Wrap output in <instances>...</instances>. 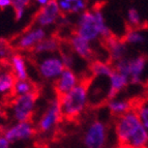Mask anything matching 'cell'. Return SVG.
Instances as JSON below:
<instances>
[{
    "label": "cell",
    "instance_id": "2",
    "mask_svg": "<svg viewBox=\"0 0 148 148\" xmlns=\"http://www.w3.org/2000/svg\"><path fill=\"white\" fill-rule=\"evenodd\" d=\"M75 33L90 42H96L99 38L106 40L113 35L106 22L104 12L99 6L85 10L78 16Z\"/></svg>",
    "mask_w": 148,
    "mask_h": 148
},
{
    "label": "cell",
    "instance_id": "1",
    "mask_svg": "<svg viewBox=\"0 0 148 148\" xmlns=\"http://www.w3.org/2000/svg\"><path fill=\"white\" fill-rule=\"evenodd\" d=\"M114 132L118 145L125 148H148V132L141 124L134 109L117 117Z\"/></svg>",
    "mask_w": 148,
    "mask_h": 148
},
{
    "label": "cell",
    "instance_id": "24",
    "mask_svg": "<svg viewBox=\"0 0 148 148\" xmlns=\"http://www.w3.org/2000/svg\"><path fill=\"white\" fill-rule=\"evenodd\" d=\"M33 0H12V8L15 12L16 21H22L26 14V10Z\"/></svg>",
    "mask_w": 148,
    "mask_h": 148
},
{
    "label": "cell",
    "instance_id": "25",
    "mask_svg": "<svg viewBox=\"0 0 148 148\" xmlns=\"http://www.w3.org/2000/svg\"><path fill=\"white\" fill-rule=\"evenodd\" d=\"M126 23L130 28H138L140 29L142 25V18L139 10L136 8H130L126 12Z\"/></svg>",
    "mask_w": 148,
    "mask_h": 148
},
{
    "label": "cell",
    "instance_id": "22",
    "mask_svg": "<svg viewBox=\"0 0 148 148\" xmlns=\"http://www.w3.org/2000/svg\"><path fill=\"white\" fill-rule=\"evenodd\" d=\"M36 86L31 80L25 79V80H17L14 86V91L12 95L14 96H20V95H26L29 93H35Z\"/></svg>",
    "mask_w": 148,
    "mask_h": 148
},
{
    "label": "cell",
    "instance_id": "32",
    "mask_svg": "<svg viewBox=\"0 0 148 148\" xmlns=\"http://www.w3.org/2000/svg\"><path fill=\"white\" fill-rule=\"evenodd\" d=\"M51 1H53V0H34L35 4H36L37 6H40V8H42L45 5H47L48 3H50Z\"/></svg>",
    "mask_w": 148,
    "mask_h": 148
},
{
    "label": "cell",
    "instance_id": "12",
    "mask_svg": "<svg viewBox=\"0 0 148 148\" xmlns=\"http://www.w3.org/2000/svg\"><path fill=\"white\" fill-rule=\"evenodd\" d=\"M79 82V77L74 69H64L60 76L54 81V87L57 95L62 96L66 94L73 88H75Z\"/></svg>",
    "mask_w": 148,
    "mask_h": 148
},
{
    "label": "cell",
    "instance_id": "29",
    "mask_svg": "<svg viewBox=\"0 0 148 148\" xmlns=\"http://www.w3.org/2000/svg\"><path fill=\"white\" fill-rule=\"evenodd\" d=\"M6 127V114L2 108H0V133Z\"/></svg>",
    "mask_w": 148,
    "mask_h": 148
},
{
    "label": "cell",
    "instance_id": "4",
    "mask_svg": "<svg viewBox=\"0 0 148 148\" xmlns=\"http://www.w3.org/2000/svg\"><path fill=\"white\" fill-rule=\"evenodd\" d=\"M147 64V58L144 55H137L135 57H125L123 59L114 62L113 66L116 72L124 75L130 80V84L139 85L142 82Z\"/></svg>",
    "mask_w": 148,
    "mask_h": 148
},
{
    "label": "cell",
    "instance_id": "11",
    "mask_svg": "<svg viewBox=\"0 0 148 148\" xmlns=\"http://www.w3.org/2000/svg\"><path fill=\"white\" fill-rule=\"evenodd\" d=\"M62 14L57 5V2L53 0L47 5L40 8V10H37L34 16V25L47 29L59 23Z\"/></svg>",
    "mask_w": 148,
    "mask_h": 148
},
{
    "label": "cell",
    "instance_id": "3",
    "mask_svg": "<svg viewBox=\"0 0 148 148\" xmlns=\"http://www.w3.org/2000/svg\"><path fill=\"white\" fill-rule=\"evenodd\" d=\"M58 97L60 101L62 116L74 120L84 113L89 104L88 83L86 81H80L71 91Z\"/></svg>",
    "mask_w": 148,
    "mask_h": 148
},
{
    "label": "cell",
    "instance_id": "20",
    "mask_svg": "<svg viewBox=\"0 0 148 148\" xmlns=\"http://www.w3.org/2000/svg\"><path fill=\"white\" fill-rule=\"evenodd\" d=\"M107 109L109 110L110 114L118 117L122 114L133 110V104L130 99H120L117 96L115 99H109L107 101Z\"/></svg>",
    "mask_w": 148,
    "mask_h": 148
},
{
    "label": "cell",
    "instance_id": "7",
    "mask_svg": "<svg viewBox=\"0 0 148 148\" xmlns=\"http://www.w3.org/2000/svg\"><path fill=\"white\" fill-rule=\"evenodd\" d=\"M108 126L101 119L91 121L86 126L83 143L86 148H106L108 144Z\"/></svg>",
    "mask_w": 148,
    "mask_h": 148
},
{
    "label": "cell",
    "instance_id": "13",
    "mask_svg": "<svg viewBox=\"0 0 148 148\" xmlns=\"http://www.w3.org/2000/svg\"><path fill=\"white\" fill-rule=\"evenodd\" d=\"M71 51L75 55L86 61H90L93 58V47L92 42L84 40L77 33H73L69 38Z\"/></svg>",
    "mask_w": 148,
    "mask_h": 148
},
{
    "label": "cell",
    "instance_id": "8",
    "mask_svg": "<svg viewBox=\"0 0 148 148\" xmlns=\"http://www.w3.org/2000/svg\"><path fill=\"white\" fill-rule=\"evenodd\" d=\"M64 69L59 53L40 56L36 61L37 73L46 81H55Z\"/></svg>",
    "mask_w": 148,
    "mask_h": 148
},
{
    "label": "cell",
    "instance_id": "19",
    "mask_svg": "<svg viewBox=\"0 0 148 148\" xmlns=\"http://www.w3.org/2000/svg\"><path fill=\"white\" fill-rule=\"evenodd\" d=\"M62 15H78L88 8V0H55Z\"/></svg>",
    "mask_w": 148,
    "mask_h": 148
},
{
    "label": "cell",
    "instance_id": "9",
    "mask_svg": "<svg viewBox=\"0 0 148 148\" xmlns=\"http://www.w3.org/2000/svg\"><path fill=\"white\" fill-rule=\"evenodd\" d=\"M36 132V127L32 121H20L6 126L2 135L12 144L31 140L35 136Z\"/></svg>",
    "mask_w": 148,
    "mask_h": 148
},
{
    "label": "cell",
    "instance_id": "26",
    "mask_svg": "<svg viewBox=\"0 0 148 148\" xmlns=\"http://www.w3.org/2000/svg\"><path fill=\"white\" fill-rule=\"evenodd\" d=\"M135 111L138 115L141 124L148 132V99L142 101L140 105H138V107L135 109Z\"/></svg>",
    "mask_w": 148,
    "mask_h": 148
},
{
    "label": "cell",
    "instance_id": "33",
    "mask_svg": "<svg viewBox=\"0 0 148 148\" xmlns=\"http://www.w3.org/2000/svg\"><path fill=\"white\" fill-rule=\"evenodd\" d=\"M112 148H125V147H123V146H120V145H117V146H115V147H112Z\"/></svg>",
    "mask_w": 148,
    "mask_h": 148
},
{
    "label": "cell",
    "instance_id": "21",
    "mask_svg": "<svg viewBox=\"0 0 148 148\" xmlns=\"http://www.w3.org/2000/svg\"><path fill=\"white\" fill-rule=\"evenodd\" d=\"M114 71L115 69H114L113 63H110L108 61L95 60L90 64L91 75L97 79H109Z\"/></svg>",
    "mask_w": 148,
    "mask_h": 148
},
{
    "label": "cell",
    "instance_id": "5",
    "mask_svg": "<svg viewBox=\"0 0 148 148\" xmlns=\"http://www.w3.org/2000/svg\"><path fill=\"white\" fill-rule=\"evenodd\" d=\"M37 104V92L14 96L10 104V114L15 122L31 121Z\"/></svg>",
    "mask_w": 148,
    "mask_h": 148
},
{
    "label": "cell",
    "instance_id": "15",
    "mask_svg": "<svg viewBox=\"0 0 148 148\" xmlns=\"http://www.w3.org/2000/svg\"><path fill=\"white\" fill-rule=\"evenodd\" d=\"M105 42H106V47L112 63L127 57L128 46L123 40V38H119V37L112 35Z\"/></svg>",
    "mask_w": 148,
    "mask_h": 148
},
{
    "label": "cell",
    "instance_id": "30",
    "mask_svg": "<svg viewBox=\"0 0 148 148\" xmlns=\"http://www.w3.org/2000/svg\"><path fill=\"white\" fill-rule=\"evenodd\" d=\"M0 148H10V143L2 134H0Z\"/></svg>",
    "mask_w": 148,
    "mask_h": 148
},
{
    "label": "cell",
    "instance_id": "28",
    "mask_svg": "<svg viewBox=\"0 0 148 148\" xmlns=\"http://www.w3.org/2000/svg\"><path fill=\"white\" fill-rule=\"evenodd\" d=\"M59 55H60V58H61L64 67H65V69H74L75 62H76L74 53H73L72 51H65V50H64V51H60Z\"/></svg>",
    "mask_w": 148,
    "mask_h": 148
},
{
    "label": "cell",
    "instance_id": "16",
    "mask_svg": "<svg viewBox=\"0 0 148 148\" xmlns=\"http://www.w3.org/2000/svg\"><path fill=\"white\" fill-rule=\"evenodd\" d=\"M108 80L109 86L106 94L107 101L117 97L118 94L123 91L124 89L130 85V80H128L127 77L116 72V71H114L113 74L110 76V78Z\"/></svg>",
    "mask_w": 148,
    "mask_h": 148
},
{
    "label": "cell",
    "instance_id": "10",
    "mask_svg": "<svg viewBox=\"0 0 148 148\" xmlns=\"http://www.w3.org/2000/svg\"><path fill=\"white\" fill-rule=\"evenodd\" d=\"M47 35V30L45 28L33 25L25 30L22 34L16 37L12 42V47L19 51H32V49Z\"/></svg>",
    "mask_w": 148,
    "mask_h": 148
},
{
    "label": "cell",
    "instance_id": "6",
    "mask_svg": "<svg viewBox=\"0 0 148 148\" xmlns=\"http://www.w3.org/2000/svg\"><path fill=\"white\" fill-rule=\"evenodd\" d=\"M62 112L59 97L56 96L49 101L36 122V131L42 135H49L55 131L62 119Z\"/></svg>",
    "mask_w": 148,
    "mask_h": 148
},
{
    "label": "cell",
    "instance_id": "17",
    "mask_svg": "<svg viewBox=\"0 0 148 148\" xmlns=\"http://www.w3.org/2000/svg\"><path fill=\"white\" fill-rule=\"evenodd\" d=\"M8 66L17 80L29 79V71L26 57L21 53H14L8 58Z\"/></svg>",
    "mask_w": 148,
    "mask_h": 148
},
{
    "label": "cell",
    "instance_id": "18",
    "mask_svg": "<svg viewBox=\"0 0 148 148\" xmlns=\"http://www.w3.org/2000/svg\"><path fill=\"white\" fill-rule=\"evenodd\" d=\"M60 42L56 36H46L32 49V53L36 57L59 53Z\"/></svg>",
    "mask_w": 148,
    "mask_h": 148
},
{
    "label": "cell",
    "instance_id": "14",
    "mask_svg": "<svg viewBox=\"0 0 148 148\" xmlns=\"http://www.w3.org/2000/svg\"><path fill=\"white\" fill-rule=\"evenodd\" d=\"M16 81L17 79L8 64H0V101H4L14 96L12 91Z\"/></svg>",
    "mask_w": 148,
    "mask_h": 148
},
{
    "label": "cell",
    "instance_id": "31",
    "mask_svg": "<svg viewBox=\"0 0 148 148\" xmlns=\"http://www.w3.org/2000/svg\"><path fill=\"white\" fill-rule=\"evenodd\" d=\"M12 8V0H0V10Z\"/></svg>",
    "mask_w": 148,
    "mask_h": 148
},
{
    "label": "cell",
    "instance_id": "23",
    "mask_svg": "<svg viewBox=\"0 0 148 148\" xmlns=\"http://www.w3.org/2000/svg\"><path fill=\"white\" fill-rule=\"evenodd\" d=\"M146 37L144 33L138 28H130L123 36V40L127 46H139L145 42Z\"/></svg>",
    "mask_w": 148,
    "mask_h": 148
},
{
    "label": "cell",
    "instance_id": "27",
    "mask_svg": "<svg viewBox=\"0 0 148 148\" xmlns=\"http://www.w3.org/2000/svg\"><path fill=\"white\" fill-rule=\"evenodd\" d=\"M12 44L6 40H0V60H8L10 56L14 54L12 52Z\"/></svg>",
    "mask_w": 148,
    "mask_h": 148
}]
</instances>
